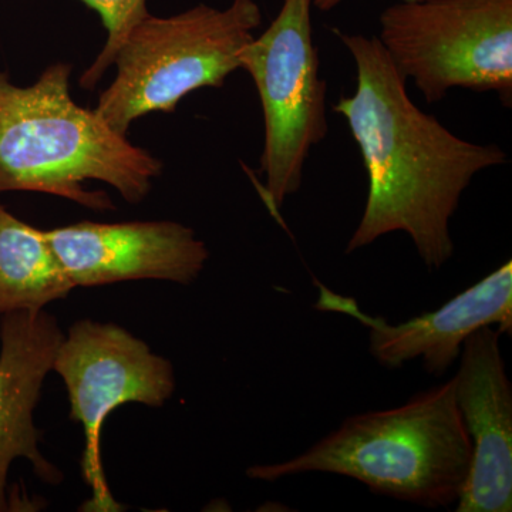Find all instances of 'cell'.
Here are the masks:
<instances>
[{
	"instance_id": "obj_13",
	"label": "cell",
	"mask_w": 512,
	"mask_h": 512,
	"mask_svg": "<svg viewBox=\"0 0 512 512\" xmlns=\"http://www.w3.org/2000/svg\"><path fill=\"white\" fill-rule=\"evenodd\" d=\"M99 13L107 40L99 55L79 77L82 89L93 90L116 60L117 53L137 23L150 15L147 0H80Z\"/></svg>"
},
{
	"instance_id": "obj_10",
	"label": "cell",
	"mask_w": 512,
	"mask_h": 512,
	"mask_svg": "<svg viewBox=\"0 0 512 512\" xmlns=\"http://www.w3.org/2000/svg\"><path fill=\"white\" fill-rule=\"evenodd\" d=\"M500 336L493 326L478 329L458 357L456 402L473 457L457 512L512 510V386Z\"/></svg>"
},
{
	"instance_id": "obj_2",
	"label": "cell",
	"mask_w": 512,
	"mask_h": 512,
	"mask_svg": "<svg viewBox=\"0 0 512 512\" xmlns=\"http://www.w3.org/2000/svg\"><path fill=\"white\" fill-rule=\"evenodd\" d=\"M72 73V64L56 62L22 87L0 72V192H43L93 211L116 210L107 192L84 188L101 181L140 204L163 161L79 106L70 94Z\"/></svg>"
},
{
	"instance_id": "obj_14",
	"label": "cell",
	"mask_w": 512,
	"mask_h": 512,
	"mask_svg": "<svg viewBox=\"0 0 512 512\" xmlns=\"http://www.w3.org/2000/svg\"><path fill=\"white\" fill-rule=\"evenodd\" d=\"M342 2L345 0H312V6L319 12H330V10L338 8ZM403 2H414V0H403Z\"/></svg>"
},
{
	"instance_id": "obj_8",
	"label": "cell",
	"mask_w": 512,
	"mask_h": 512,
	"mask_svg": "<svg viewBox=\"0 0 512 512\" xmlns=\"http://www.w3.org/2000/svg\"><path fill=\"white\" fill-rule=\"evenodd\" d=\"M45 232L76 288L147 279L190 285L210 258L194 229L175 221H82Z\"/></svg>"
},
{
	"instance_id": "obj_6",
	"label": "cell",
	"mask_w": 512,
	"mask_h": 512,
	"mask_svg": "<svg viewBox=\"0 0 512 512\" xmlns=\"http://www.w3.org/2000/svg\"><path fill=\"white\" fill-rule=\"evenodd\" d=\"M312 9V0H285L268 29L239 53L264 113L259 173L265 177L262 197L274 212L299 191L309 153L329 130L328 84L319 74Z\"/></svg>"
},
{
	"instance_id": "obj_5",
	"label": "cell",
	"mask_w": 512,
	"mask_h": 512,
	"mask_svg": "<svg viewBox=\"0 0 512 512\" xmlns=\"http://www.w3.org/2000/svg\"><path fill=\"white\" fill-rule=\"evenodd\" d=\"M387 55L427 103L451 89L512 104V0H414L380 15Z\"/></svg>"
},
{
	"instance_id": "obj_7",
	"label": "cell",
	"mask_w": 512,
	"mask_h": 512,
	"mask_svg": "<svg viewBox=\"0 0 512 512\" xmlns=\"http://www.w3.org/2000/svg\"><path fill=\"white\" fill-rule=\"evenodd\" d=\"M52 370L66 384L70 419L83 426L82 476L92 497L82 511H123L104 473L101 430L124 404L163 407L175 392L173 363L119 325L83 319L63 336Z\"/></svg>"
},
{
	"instance_id": "obj_1",
	"label": "cell",
	"mask_w": 512,
	"mask_h": 512,
	"mask_svg": "<svg viewBox=\"0 0 512 512\" xmlns=\"http://www.w3.org/2000/svg\"><path fill=\"white\" fill-rule=\"evenodd\" d=\"M335 33L355 60L357 79L355 93L332 109L348 123L369 180L346 254L404 232L424 265L440 269L454 254L450 221L461 195L480 171L507 164V153L464 140L420 110L377 36Z\"/></svg>"
},
{
	"instance_id": "obj_12",
	"label": "cell",
	"mask_w": 512,
	"mask_h": 512,
	"mask_svg": "<svg viewBox=\"0 0 512 512\" xmlns=\"http://www.w3.org/2000/svg\"><path fill=\"white\" fill-rule=\"evenodd\" d=\"M73 289L46 232L0 205V316L43 311Z\"/></svg>"
},
{
	"instance_id": "obj_11",
	"label": "cell",
	"mask_w": 512,
	"mask_h": 512,
	"mask_svg": "<svg viewBox=\"0 0 512 512\" xmlns=\"http://www.w3.org/2000/svg\"><path fill=\"white\" fill-rule=\"evenodd\" d=\"M63 336L45 309L0 316V512L18 510L8 493L10 467L18 458L29 460L46 484L62 483V473L40 453L42 433L33 413Z\"/></svg>"
},
{
	"instance_id": "obj_4",
	"label": "cell",
	"mask_w": 512,
	"mask_h": 512,
	"mask_svg": "<svg viewBox=\"0 0 512 512\" xmlns=\"http://www.w3.org/2000/svg\"><path fill=\"white\" fill-rule=\"evenodd\" d=\"M261 23L256 0H232L225 9L200 3L167 18L150 13L121 46L116 77L94 111L123 136L147 114L174 113L188 94L222 87L241 69L239 53Z\"/></svg>"
},
{
	"instance_id": "obj_3",
	"label": "cell",
	"mask_w": 512,
	"mask_h": 512,
	"mask_svg": "<svg viewBox=\"0 0 512 512\" xmlns=\"http://www.w3.org/2000/svg\"><path fill=\"white\" fill-rule=\"evenodd\" d=\"M471 457L453 377L402 406L349 417L298 457L254 466L247 474L269 483L299 474H338L384 497L441 508L457 504Z\"/></svg>"
},
{
	"instance_id": "obj_9",
	"label": "cell",
	"mask_w": 512,
	"mask_h": 512,
	"mask_svg": "<svg viewBox=\"0 0 512 512\" xmlns=\"http://www.w3.org/2000/svg\"><path fill=\"white\" fill-rule=\"evenodd\" d=\"M319 288L316 309L359 320L369 329L370 355L390 370L421 359L427 373L440 377L456 363L464 342L476 330L495 325L501 335L512 333L511 261L458 293L437 311L397 325L360 311L353 298L338 295L322 285Z\"/></svg>"
}]
</instances>
